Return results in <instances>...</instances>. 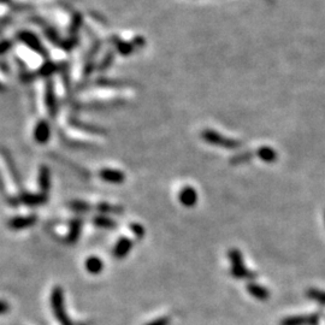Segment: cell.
<instances>
[{
  "instance_id": "obj_1",
  "label": "cell",
  "mask_w": 325,
  "mask_h": 325,
  "mask_svg": "<svg viewBox=\"0 0 325 325\" xmlns=\"http://www.w3.org/2000/svg\"><path fill=\"white\" fill-rule=\"evenodd\" d=\"M51 307H52L53 314L56 319L59 321L60 325H74L73 320L70 319L65 310L64 292L61 287H54L51 293Z\"/></svg>"
},
{
  "instance_id": "obj_2",
  "label": "cell",
  "mask_w": 325,
  "mask_h": 325,
  "mask_svg": "<svg viewBox=\"0 0 325 325\" xmlns=\"http://www.w3.org/2000/svg\"><path fill=\"white\" fill-rule=\"evenodd\" d=\"M17 39H18L20 42L25 44L28 49L34 51V52L37 54H40L41 57L49 58V52H47L45 46L41 44L40 39L34 33L28 32V30H22V32L17 33Z\"/></svg>"
},
{
  "instance_id": "obj_3",
  "label": "cell",
  "mask_w": 325,
  "mask_h": 325,
  "mask_svg": "<svg viewBox=\"0 0 325 325\" xmlns=\"http://www.w3.org/2000/svg\"><path fill=\"white\" fill-rule=\"evenodd\" d=\"M229 258H230L231 262V272L235 277L246 279L255 278V273L248 271V270L245 268L242 255L237 249H231V251L229 252Z\"/></svg>"
},
{
  "instance_id": "obj_4",
  "label": "cell",
  "mask_w": 325,
  "mask_h": 325,
  "mask_svg": "<svg viewBox=\"0 0 325 325\" xmlns=\"http://www.w3.org/2000/svg\"><path fill=\"white\" fill-rule=\"evenodd\" d=\"M201 136H203L205 141L211 143V145L225 147V148H237V147L241 146V142L225 138V136L218 134L215 132H212V130H205Z\"/></svg>"
},
{
  "instance_id": "obj_5",
  "label": "cell",
  "mask_w": 325,
  "mask_h": 325,
  "mask_svg": "<svg viewBox=\"0 0 325 325\" xmlns=\"http://www.w3.org/2000/svg\"><path fill=\"white\" fill-rule=\"evenodd\" d=\"M45 105L50 117H56L58 115V111H59V106H58V99L56 94V88H54V82L51 80V78L46 81L45 84Z\"/></svg>"
},
{
  "instance_id": "obj_6",
  "label": "cell",
  "mask_w": 325,
  "mask_h": 325,
  "mask_svg": "<svg viewBox=\"0 0 325 325\" xmlns=\"http://www.w3.org/2000/svg\"><path fill=\"white\" fill-rule=\"evenodd\" d=\"M68 123H69V125L73 126V128L80 130V132L87 133V134L91 135L107 134V132H106L104 128H101V126L91 124V123H85L83 121H81V119H78L77 117H75V116H69V117H68Z\"/></svg>"
},
{
  "instance_id": "obj_7",
  "label": "cell",
  "mask_w": 325,
  "mask_h": 325,
  "mask_svg": "<svg viewBox=\"0 0 325 325\" xmlns=\"http://www.w3.org/2000/svg\"><path fill=\"white\" fill-rule=\"evenodd\" d=\"M37 222V215L36 214H28V215H16V217H12L11 220H9L8 222V227L9 229L15 231L19 230H26V229H29L34 227Z\"/></svg>"
},
{
  "instance_id": "obj_8",
  "label": "cell",
  "mask_w": 325,
  "mask_h": 325,
  "mask_svg": "<svg viewBox=\"0 0 325 325\" xmlns=\"http://www.w3.org/2000/svg\"><path fill=\"white\" fill-rule=\"evenodd\" d=\"M0 153H2L3 158H4V160H5V164H6V166H8V170L10 172V175H11V177H12L13 182H15L17 188L19 189V193H22V191H25L23 190V183H22V179H20L19 171H18V169H17L15 160H13L11 155H10V152L9 150H6V148H0Z\"/></svg>"
},
{
  "instance_id": "obj_9",
  "label": "cell",
  "mask_w": 325,
  "mask_h": 325,
  "mask_svg": "<svg viewBox=\"0 0 325 325\" xmlns=\"http://www.w3.org/2000/svg\"><path fill=\"white\" fill-rule=\"evenodd\" d=\"M20 204L26 205L29 207H36L45 205L49 200V195L44 193H29V191H22L18 195Z\"/></svg>"
},
{
  "instance_id": "obj_10",
  "label": "cell",
  "mask_w": 325,
  "mask_h": 325,
  "mask_svg": "<svg viewBox=\"0 0 325 325\" xmlns=\"http://www.w3.org/2000/svg\"><path fill=\"white\" fill-rule=\"evenodd\" d=\"M51 134H52V132H51L50 123L46 119H40L36 123L35 128H34V139H35V141L39 145H45V143L50 141Z\"/></svg>"
},
{
  "instance_id": "obj_11",
  "label": "cell",
  "mask_w": 325,
  "mask_h": 325,
  "mask_svg": "<svg viewBox=\"0 0 325 325\" xmlns=\"http://www.w3.org/2000/svg\"><path fill=\"white\" fill-rule=\"evenodd\" d=\"M99 177L106 183L111 184H122L125 181L124 172L121 170H115V169H109V167H104L99 171Z\"/></svg>"
},
{
  "instance_id": "obj_12",
  "label": "cell",
  "mask_w": 325,
  "mask_h": 325,
  "mask_svg": "<svg viewBox=\"0 0 325 325\" xmlns=\"http://www.w3.org/2000/svg\"><path fill=\"white\" fill-rule=\"evenodd\" d=\"M133 246H134L133 241L130 240L129 237H126V236H123V237H121L116 242L114 247V256L118 260L126 258L129 253L132 252Z\"/></svg>"
},
{
  "instance_id": "obj_13",
  "label": "cell",
  "mask_w": 325,
  "mask_h": 325,
  "mask_svg": "<svg viewBox=\"0 0 325 325\" xmlns=\"http://www.w3.org/2000/svg\"><path fill=\"white\" fill-rule=\"evenodd\" d=\"M37 184H39L41 193L49 195L51 186H52V180H51V170L47 165H41L39 167Z\"/></svg>"
},
{
  "instance_id": "obj_14",
  "label": "cell",
  "mask_w": 325,
  "mask_h": 325,
  "mask_svg": "<svg viewBox=\"0 0 325 325\" xmlns=\"http://www.w3.org/2000/svg\"><path fill=\"white\" fill-rule=\"evenodd\" d=\"M82 225H83V221H82L81 218H73V220L70 221L69 231H68L67 235L68 244L74 245L78 241L82 231Z\"/></svg>"
},
{
  "instance_id": "obj_15",
  "label": "cell",
  "mask_w": 325,
  "mask_h": 325,
  "mask_svg": "<svg viewBox=\"0 0 325 325\" xmlns=\"http://www.w3.org/2000/svg\"><path fill=\"white\" fill-rule=\"evenodd\" d=\"M111 42H112V45H114L115 50L117 51V52L121 54V56L128 57V56H130V54H133V52L135 51V47L132 44V41L128 42V41L119 39L118 36H112Z\"/></svg>"
},
{
  "instance_id": "obj_16",
  "label": "cell",
  "mask_w": 325,
  "mask_h": 325,
  "mask_svg": "<svg viewBox=\"0 0 325 325\" xmlns=\"http://www.w3.org/2000/svg\"><path fill=\"white\" fill-rule=\"evenodd\" d=\"M318 316L312 314V316H295L286 318L282 320L280 325H317Z\"/></svg>"
},
{
  "instance_id": "obj_17",
  "label": "cell",
  "mask_w": 325,
  "mask_h": 325,
  "mask_svg": "<svg viewBox=\"0 0 325 325\" xmlns=\"http://www.w3.org/2000/svg\"><path fill=\"white\" fill-rule=\"evenodd\" d=\"M59 69H60L59 65L56 64L52 60H47L41 65L40 69L36 71V74H37V77H42V78H46V80H50L54 74L59 73Z\"/></svg>"
},
{
  "instance_id": "obj_18",
  "label": "cell",
  "mask_w": 325,
  "mask_h": 325,
  "mask_svg": "<svg viewBox=\"0 0 325 325\" xmlns=\"http://www.w3.org/2000/svg\"><path fill=\"white\" fill-rule=\"evenodd\" d=\"M180 201L183 206L191 207L197 204L198 194L191 187H184L180 193Z\"/></svg>"
},
{
  "instance_id": "obj_19",
  "label": "cell",
  "mask_w": 325,
  "mask_h": 325,
  "mask_svg": "<svg viewBox=\"0 0 325 325\" xmlns=\"http://www.w3.org/2000/svg\"><path fill=\"white\" fill-rule=\"evenodd\" d=\"M84 268L92 275H99L104 270V262L99 256H90V258L85 259Z\"/></svg>"
},
{
  "instance_id": "obj_20",
  "label": "cell",
  "mask_w": 325,
  "mask_h": 325,
  "mask_svg": "<svg viewBox=\"0 0 325 325\" xmlns=\"http://www.w3.org/2000/svg\"><path fill=\"white\" fill-rule=\"evenodd\" d=\"M60 69L59 73L61 75V78H63L64 82V88L67 91V95L68 99L73 98V90H71V76H70V69H69V65H68L67 61H63V63L59 64Z\"/></svg>"
},
{
  "instance_id": "obj_21",
  "label": "cell",
  "mask_w": 325,
  "mask_h": 325,
  "mask_svg": "<svg viewBox=\"0 0 325 325\" xmlns=\"http://www.w3.org/2000/svg\"><path fill=\"white\" fill-rule=\"evenodd\" d=\"M95 84L99 87L104 88H123L128 87L130 83L125 80H117V78H107V77H100L95 81Z\"/></svg>"
},
{
  "instance_id": "obj_22",
  "label": "cell",
  "mask_w": 325,
  "mask_h": 325,
  "mask_svg": "<svg viewBox=\"0 0 325 325\" xmlns=\"http://www.w3.org/2000/svg\"><path fill=\"white\" fill-rule=\"evenodd\" d=\"M93 224L97 228L106 229V230H114L117 228V223L115 220H112L111 217L106 214H98L93 218Z\"/></svg>"
},
{
  "instance_id": "obj_23",
  "label": "cell",
  "mask_w": 325,
  "mask_h": 325,
  "mask_svg": "<svg viewBox=\"0 0 325 325\" xmlns=\"http://www.w3.org/2000/svg\"><path fill=\"white\" fill-rule=\"evenodd\" d=\"M95 208L100 212V214H121L124 212L123 206L119 205H112L109 203H99Z\"/></svg>"
},
{
  "instance_id": "obj_24",
  "label": "cell",
  "mask_w": 325,
  "mask_h": 325,
  "mask_svg": "<svg viewBox=\"0 0 325 325\" xmlns=\"http://www.w3.org/2000/svg\"><path fill=\"white\" fill-rule=\"evenodd\" d=\"M247 289L249 294L258 300H268L270 296L269 290L264 288V287L256 285V283H249V285L247 286Z\"/></svg>"
},
{
  "instance_id": "obj_25",
  "label": "cell",
  "mask_w": 325,
  "mask_h": 325,
  "mask_svg": "<svg viewBox=\"0 0 325 325\" xmlns=\"http://www.w3.org/2000/svg\"><path fill=\"white\" fill-rule=\"evenodd\" d=\"M115 56H116V53H115L114 50L107 51V52L105 53V56L102 57V59L99 61L98 68H97L98 71H100V73H105L106 70L110 69V68L112 67V64H114V61H115Z\"/></svg>"
},
{
  "instance_id": "obj_26",
  "label": "cell",
  "mask_w": 325,
  "mask_h": 325,
  "mask_svg": "<svg viewBox=\"0 0 325 325\" xmlns=\"http://www.w3.org/2000/svg\"><path fill=\"white\" fill-rule=\"evenodd\" d=\"M69 208L76 213H87L92 210V205L84 200H71L69 203Z\"/></svg>"
},
{
  "instance_id": "obj_27",
  "label": "cell",
  "mask_w": 325,
  "mask_h": 325,
  "mask_svg": "<svg viewBox=\"0 0 325 325\" xmlns=\"http://www.w3.org/2000/svg\"><path fill=\"white\" fill-rule=\"evenodd\" d=\"M258 156H259L260 159L264 160V162H268V163L275 162L276 158H277V155H276L275 150L269 148V147H263V148H260L258 150Z\"/></svg>"
},
{
  "instance_id": "obj_28",
  "label": "cell",
  "mask_w": 325,
  "mask_h": 325,
  "mask_svg": "<svg viewBox=\"0 0 325 325\" xmlns=\"http://www.w3.org/2000/svg\"><path fill=\"white\" fill-rule=\"evenodd\" d=\"M82 22H83V19H82L81 13H75V15L73 16V19H71V25L69 28V33H70L69 36H77L78 30H80L82 26Z\"/></svg>"
},
{
  "instance_id": "obj_29",
  "label": "cell",
  "mask_w": 325,
  "mask_h": 325,
  "mask_svg": "<svg viewBox=\"0 0 325 325\" xmlns=\"http://www.w3.org/2000/svg\"><path fill=\"white\" fill-rule=\"evenodd\" d=\"M129 228H130V230H132L133 234H134L135 237L138 239V240H142L143 236H145V234H146V230H145V228H143L141 224H140V223H132V224L129 225Z\"/></svg>"
},
{
  "instance_id": "obj_30",
  "label": "cell",
  "mask_w": 325,
  "mask_h": 325,
  "mask_svg": "<svg viewBox=\"0 0 325 325\" xmlns=\"http://www.w3.org/2000/svg\"><path fill=\"white\" fill-rule=\"evenodd\" d=\"M19 78L23 83H32V82H34L37 78V74L30 73V71H22Z\"/></svg>"
},
{
  "instance_id": "obj_31",
  "label": "cell",
  "mask_w": 325,
  "mask_h": 325,
  "mask_svg": "<svg viewBox=\"0 0 325 325\" xmlns=\"http://www.w3.org/2000/svg\"><path fill=\"white\" fill-rule=\"evenodd\" d=\"M309 296L311 299L319 301L320 304H325V292H319V290L312 289L309 292Z\"/></svg>"
},
{
  "instance_id": "obj_32",
  "label": "cell",
  "mask_w": 325,
  "mask_h": 325,
  "mask_svg": "<svg viewBox=\"0 0 325 325\" xmlns=\"http://www.w3.org/2000/svg\"><path fill=\"white\" fill-rule=\"evenodd\" d=\"M252 158V153H241V155L234 157L231 158V163L232 164H242L245 162H248L249 159Z\"/></svg>"
},
{
  "instance_id": "obj_33",
  "label": "cell",
  "mask_w": 325,
  "mask_h": 325,
  "mask_svg": "<svg viewBox=\"0 0 325 325\" xmlns=\"http://www.w3.org/2000/svg\"><path fill=\"white\" fill-rule=\"evenodd\" d=\"M12 41L10 40H3L0 41V56L5 54L6 52H9L10 50L12 49Z\"/></svg>"
},
{
  "instance_id": "obj_34",
  "label": "cell",
  "mask_w": 325,
  "mask_h": 325,
  "mask_svg": "<svg viewBox=\"0 0 325 325\" xmlns=\"http://www.w3.org/2000/svg\"><path fill=\"white\" fill-rule=\"evenodd\" d=\"M146 325H170V318L169 317L157 318V319L149 321V323Z\"/></svg>"
},
{
  "instance_id": "obj_35",
  "label": "cell",
  "mask_w": 325,
  "mask_h": 325,
  "mask_svg": "<svg viewBox=\"0 0 325 325\" xmlns=\"http://www.w3.org/2000/svg\"><path fill=\"white\" fill-rule=\"evenodd\" d=\"M132 44L134 45L135 50H139V49H142V47L145 46L146 42H145V39H143L142 36H136V37H134V39H133Z\"/></svg>"
},
{
  "instance_id": "obj_36",
  "label": "cell",
  "mask_w": 325,
  "mask_h": 325,
  "mask_svg": "<svg viewBox=\"0 0 325 325\" xmlns=\"http://www.w3.org/2000/svg\"><path fill=\"white\" fill-rule=\"evenodd\" d=\"M9 310H10V305H9L8 301L0 300V316L8 313Z\"/></svg>"
},
{
  "instance_id": "obj_37",
  "label": "cell",
  "mask_w": 325,
  "mask_h": 325,
  "mask_svg": "<svg viewBox=\"0 0 325 325\" xmlns=\"http://www.w3.org/2000/svg\"><path fill=\"white\" fill-rule=\"evenodd\" d=\"M0 191H2L3 194H5L6 197H8V194H6V184H5L4 179H3L2 172H0Z\"/></svg>"
},
{
  "instance_id": "obj_38",
  "label": "cell",
  "mask_w": 325,
  "mask_h": 325,
  "mask_svg": "<svg viewBox=\"0 0 325 325\" xmlns=\"http://www.w3.org/2000/svg\"><path fill=\"white\" fill-rule=\"evenodd\" d=\"M0 70H2L4 74H9V71H10L9 65H8V63H6L5 60L4 61L0 60Z\"/></svg>"
},
{
  "instance_id": "obj_39",
  "label": "cell",
  "mask_w": 325,
  "mask_h": 325,
  "mask_svg": "<svg viewBox=\"0 0 325 325\" xmlns=\"http://www.w3.org/2000/svg\"><path fill=\"white\" fill-rule=\"evenodd\" d=\"M5 85L3 84V82H0V93H3V92H5Z\"/></svg>"
},
{
  "instance_id": "obj_40",
  "label": "cell",
  "mask_w": 325,
  "mask_h": 325,
  "mask_svg": "<svg viewBox=\"0 0 325 325\" xmlns=\"http://www.w3.org/2000/svg\"><path fill=\"white\" fill-rule=\"evenodd\" d=\"M78 325H85V324H84V323H80Z\"/></svg>"
}]
</instances>
